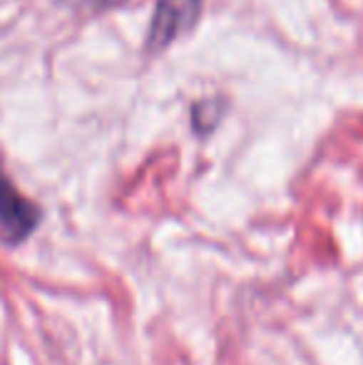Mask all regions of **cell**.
Wrapping results in <instances>:
<instances>
[{
    "label": "cell",
    "mask_w": 363,
    "mask_h": 365,
    "mask_svg": "<svg viewBox=\"0 0 363 365\" xmlns=\"http://www.w3.org/2000/svg\"><path fill=\"white\" fill-rule=\"evenodd\" d=\"M40 221V209L23 197L5 177H0V241L20 244Z\"/></svg>",
    "instance_id": "obj_2"
},
{
    "label": "cell",
    "mask_w": 363,
    "mask_h": 365,
    "mask_svg": "<svg viewBox=\"0 0 363 365\" xmlns=\"http://www.w3.org/2000/svg\"><path fill=\"white\" fill-rule=\"evenodd\" d=\"M70 3L80 5V8H90V10H105V8H115L122 0H70Z\"/></svg>",
    "instance_id": "obj_3"
},
{
    "label": "cell",
    "mask_w": 363,
    "mask_h": 365,
    "mask_svg": "<svg viewBox=\"0 0 363 365\" xmlns=\"http://www.w3.org/2000/svg\"><path fill=\"white\" fill-rule=\"evenodd\" d=\"M199 13H202V0H160L147 35V48L152 53L170 48L177 38L197 25Z\"/></svg>",
    "instance_id": "obj_1"
}]
</instances>
